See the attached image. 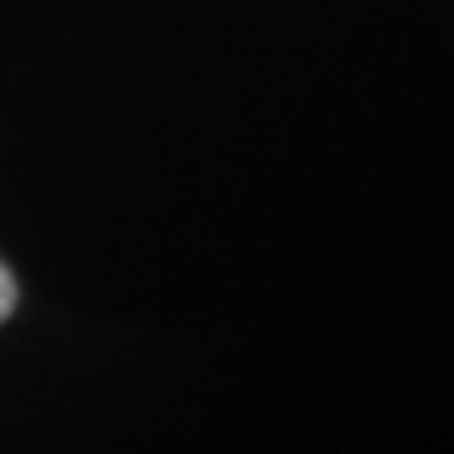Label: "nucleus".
Listing matches in <instances>:
<instances>
[{
	"label": "nucleus",
	"instance_id": "1",
	"mask_svg": "<svg viewBox=\"0 0 454 454\" xmlns=\"http://www.w3.org/2000/svg\"><path fill=\"white\" fill-rule=\"evenodd\" d=\"M13 308H17V282H13V274L0 265V320H9Z\"/></svg>",
	"mask_w": 454,
	"mask_h": 454
}]
</instances>
